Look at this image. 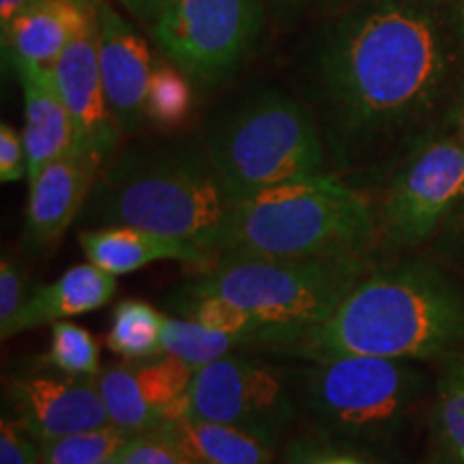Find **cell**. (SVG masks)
Returning a JSON list of instances; mask_svg holds the SVG:
<instances>
[{"label": "cell", "instance_id": "cell-1", "mask_svg": "<svg viewBox=\"0 0 464 464\" xmlns=\"http://www.w3.org/2000/svg\"><path fill=\"white\" fill-rule=\"evenodd\" d=\"M297 80L340 179L393 170L460 127L464 0H355L312 34Z\"/></svg>", "mask_w": 464, "mask_h": 464}, {"label": "cell", "instance_id": "cell-2", "mask_svg": "<svg viewBox=\"0 0 464 464\" xmlns=\"http://www.w3.org/2000/svg\"><path fill=\"white\" fill-rule=\"evenodd\" d=\"M462 344L464 286L432 260L409 258L374 266L324 321L269 351L304 362L348 355L423 362Z\"/></svg>", "mask_w": 464, "mask_h": 464}, {"label": "cell", "instance_id": "cell-3", "mask_svg": "<svg viewBox=\"0 0 464 464\" xmlns=\"http://www.w3.org/2000/svg\"><path fill=\"white\" fill-rule=\"evenodd\" d=\"M235 198L194 138L133 142L102 168L78 222L131 226L202 249L218 263Z\"/></svg>", "mask_w": 464, "mask_h": 464}, {"label": "cell", "instance_id": "cell-4", "mask_svg": "<svg viewBox=\"0 0 464 464\" xmlns=\"http://www.w3.org/2000/svg\"><path fill=\"white\" fill-rule=\"evenodd\" d=\"M297 420L335 450H390L420 413L430 379L409 359L348 355L286 370Z\"/></svg>", "mask_w": 464, "mask_h": 464}, {"label": "cell", "instance_id": "cell-5", "mask_svg": "<svg viewBox=\"0 0 464 464\" xmlns=\"http://www.w3.org/2000/svg\"><path fill=\"white\" fill-rule=\"evenodd\" d=\"M376 208L335 174L271 185L235 202L218 260L372 254Z\"/></svg>", "mask_w": 464, "mask_h": 464}, {"label": "cell", "instance_id": "cell-6", "mask_svg": "<svg viewBox=\"0 0 464 464\" xmlns=\"http://www.w3.org/2000/svg\"><path fill=\"white\" fill-rule=\"evenodd\" d=\"M372 269L370 254L226 258L172 297L219 295L230 299L256 318L263 327L258 344L269 348L299 329L324 321Z\"/></svg>", "mask_w": 464, "mask_h": 464}, {"label": "cell", "instance_id": "cell-7", "mask_svg": "<svg viewBox=\"0 0 464 464\" xmlns=\"http://www.w3.org/2000/svg\"><path fill=\"white\" fill-rule=\"evenodd\" d=\"M205 149L232 198L323 174L327 150L312 110L277 89L247 92L208 121Z\"/></svg>", "mask_w": 464, "mask_h": 464}, {"label": "cell", "instance_id": "cell-8", "mask_svg": "<svg viewBox=\"0 0 464 464\" xmlns=\"http://www.w3.org/2000/svg\"><path fill=\"white\" fill-rule=\"evenodd\" d=\"M263 24V0H168L150 34L191 82L218 86L246 65Z\"/></svg>", "mask_w": 464, "mask_h": 464}, {"label": "cell", "instance_id": "cell-9", "mask_svg": "<svg viewBox=\"0 0 464 464\" xmlns=\"http://www.w3.org/2000/svg\"><path fill=\"white\" fill-rule=\"evenodd\" d=\"M464 200V138L460 133L421 144L393 168L376 211V247L404 254L434 239Z\"/></svg>", "mask_w": 464, "mask_h": 464}, {"label": "cell", "instance_id": "cell-10", "mask_svg": "<svg viewBox=\"0 0 464 464\" xmlns=\"http://www.w3.org/2000/svg\"><path fill=\"white\" fill-rule=\"evenodd\" d=\"M191 415L243 428L277 445L297 420L286 370L226 355L196 370L189 387Z\"/></svg>", "mask_w": 464, "mask_h": 464}, {"label": "cell", "instance_id": "cell-11", "mask_svg": "<svg viewBox=\"0 0 464 464\" xmlns=\"http://www.w3.org/2000/svg\"><path fill=\"white\" fill-rule=\"evenodd\" d=\"M5 404L34 440L95 430L110 423L95 379L20 374L5 381Z\"/></svg>", "mask_w": 464, "mask_h": 464}, {"label": "cell", "instance_id": "cell-12", "mask_svg": "<svg viewBox=\"0 0 464 464\" xmlns=\"http://www.w3.org/2000/svg\"><path fill=\"white\" fill-rule=\"evenodd\" d=\"M54 80L73 123V147L102 160H112L121 138V127L110 112L100 67L97 11L92 20L69 42L52 67Z\"/></svg>", "mask_w": 464, "mask_h": 464}, {"label": "cell", "instance_id": "cell-13", "mask_svg": "<svg viewBox=\"0 0 464 464\" xmlns=\"http://www.w3.org/2000/svg\"><path fill=\"white\" fill-rule=\"evenodd\" d=\"M97 42L110 112L121 131L136 133L147 123L144 103L155 65L149 45L106 0L97 3Z\"/></svg>", "mask_w": 464, "mask_h": 464}, {"label": "cell", "instance_id": "cell-14", "mask_svg": "<svg viewBox=\"0 0 464 464\" xmlns=\"http://www.w3.org/2000/svg\"><path fill=\"white\" fill-rule=\"evenodd\" d=\"M103 161L86 150L72 147L52 160L31 179L28 194L24 247L39 254L54 246L58 237L80 216Z\"/></svg>", "mask_w": 464, "mask_h": 464}, {"label": "cell", "instance_id": "cell-15", "mask_svg": "<svg viewBox=\"0 0 464 464\" xmlns=\"http://www.w3.org/2000/svg\"><path fill=\"white\" fill-rule=\"evenodd\" d=\"M95 11L97 5L78 0H34L3 33L5 63L22 61L52 69Z\"/></svg>", "mask_w": 464, "mask_h": 464}, {"label": "cell", "instance_id": "cell-16", "mask_svg": "<svg viewBox=\"0 0 464 464\" xmlns=\"http://www.w3.org/2000/svg\"><path fill=\"white\" fill-rule=\"evenodd\" d=\"M78 239L89 263L112 276L131 274L155 260H179L194 266L198 274H205L216 265L213 256L189 243L131 226L82 228Z\"/></svg>", "mask_w": 464, "mask_h": 464}, {"label": "cell", "instance_id": "cell-17", "mask_svg": "<svg viewBox=\"0 0 464 464\" xmlns=\"http://www.w3.org/2000/svg\"><path fill=\"white\" fill-rule=\"evenodd\" d=\"M20 78L24 92V147L28 160V181L52 160L65 155L73 147V123L61 92L54 72L33 63H9Z\"/></svg>", "mask_w": 464, "mask_h": 464}, {"label": "cell", "instance_id": "cell-18", "mask_svg": "<svg viewBox=\"0 0 464 464\" xmlns=\"http://www.w3.org/2000/svg\"><path fill=\"white\" fill-rule=\"evenodd\" d=\"M116 276L92 263L65 271L56 282L34 288L20 318V334L69 316L95 312L112 301Z\"/></svg>", "mask_w": 464, "mask_h": 464}, {"label": "cell", "instance_id": "cell-19", "mask_svg": "<svg viewBox=\"0 0 464 464\" xmlns=\"http://www.w3.org/2000/svg\"><path fill=\"white\" fill-rule=\"evenodd\" d=\"M160 430L202 464H271L276 445L230 423L188 415L161 423Z\"/></svg>", "mask_w": 464, "mask_h": 464}, {"label": "cell", "instance_id": "cell-20", "mask_svg": "<svg viewBox=\"0 0 464 464\" xmlns=\"http://www.w3.org/2000/svg\"><path fill=\"white\" fill-rule=\"evenodd\" d=\"M428 417L432 464H464V351L445 357Z\"/></svg>", "mask_w": 464, "mask_h": 464}, {"label": "cell", "instance_id": "cell-21", "mask_svg": "<svg viewBox=\"0 0 464 464\" xmlns=\"http://www.w3.org/2000/svg\"><path fill=\"white\" fill-rule=\"evenodd\" d=\"M138 385L147 402L158 411L161 421H177L191 415L189 387L196 368L183 359L168 355L147 363H133Z\"/></svg>", "mask_w": 464, "mask_h": 464}, {"label": "cell", "instance_id": "cell-22", "mask_svg": "<svg viewBox=\"0 0 464 464\" xmlns=\"http://www.w3.org/2000/svg\"><path fill=\"white\" fill-rule=\"evenodd\" d=\"M95 385L102 393L110 423H114L121 430L142 434L155 430L164 423L158 411L144 400L133 363H119L102 370L97 374Z\"/></svg>", "mask_w": 464, "mask_h": 464}, {"label": "cell", "instance_id": "cell-23", "mask_svg": "<svg viewBox=\"0 0 464 464\" xmlns=\"http://www.w3.org/2000/svg\"><path fill=\"white\" fill-rule=\"evenodd\" d=\"M166 316L140 299H125L116 304L112 324L106 334V344L127 362L164 355L161 332Z\"/></svg>", "mask_w": 464, "mask_h": 464}, {"label": "cell", "instance_id": "cell-24", "mask_svg": "<svg viewBox=\"0 0 464 464\" xmlns=\"http://www.w3.org/2000/svg\"><path fill=\"white\" fill-rule=\"evenodd\" d=\"M194 112V86L191 80L168 58L155 61L150 73L144 116L155 130L172 133L188 123Z\"/></svg>", "mask_w": 464, "mask_h": 464}, {"label": "cell", "instance_id": "cell-25", "mask_svg": "<svg viewBox=\"0 0 464 464\" xmlns=\"http://www.w3.org/2000/svg\"><path fill=\"white\" fill-rule=\"evenodd\" d=\"M241 346H252L247 338L241 335H228L211 332V329L202 327L189 318H168L164 323V332H161V348L168 355H174L196 370L202 365L216 362L230 355V351Z\"/></svg>", "mask_w": 464, "mask_h": 464}, {"label": "cell", "instance_id": "cell-26", "mask_svg": "<svg viewBox=\"0 0 464 464\" xmlns=\"http://www.w3.org/2000/svg\"><path fill=\"white\" fill-rule=\"evenodd\" d=\"M130 434L114 423L95 430L67 434L39 443V464H103L119 456V451L130 443Z\"/></svg>", "mask_w": 464, "mask_h": 464}, {"label": "cell", "instance_id": "cell-27", "mask_svg": "<svg viewBox=\"0 0 464 464\" xmlns=\"http://www.w3.org/2000/svg\"><path fill=\"white\" fill-rule=\"evenodd\" d=\"M170 304L183 318L196 321L202 327L211 329V332L241 335V338L249 340V344H258L260 342L263 327L256 323V318L243 307L232 304L230 299L219 297V295H200V297L188 299L170 297Z\"/></svg>", "mask_w": 464, "mask_h": 464}, {"label": "cell", "instance_id": "cell-28", "mask_svg": "<svg viewBox=\"0 0 464 464\" xmlns=\"http://www.w3.org/2000/svg\"><path fill=\"white\" fill-rule=\"evenodd\" d=\"M52 344L48 355L42 357V363L54 368L67 376H89L95 379L100 374V346L97 340L84 327L56 321L52 323Z\"/></svg>", "mask_w": 464, "mask_h": 464}, {"label": "cell", "instance_id": "cell-29", "mask_svg": "<svg viewBox=\"0 0 464 464\" xmlns=\"http://www.w3.org/2000/svg\"><path fill=\"white\" fill-rule=\"evenodd\" d=\"M28 293V280L24 269L14 256L0 260V335L3 340L20 334V318L24 312Z\"/></svg>", "mask_w": 464, "mask_h": 464}, {"label": "cell", "instance_id": "cell-30", "mask_svg": "<svg viewBox=\"0 0 464 464\" xmlns=\"http://www.w3.org/2000/svg\"><path fill=\"white\" fill-rule=\"evenodd\" d=\"M116 458L121 464H202L160 428L131 437Z\"/></svg>", "mask_w": 464, "mask_h": 464}, {"label": "cell", "instance_id": "cell-31", "mask_svg": "<svg viewBox=\"0 0 464 464\" xmlns=\"http://www.w3.org/2000/svg\"><path fill=\"white\" fill-rule=\"evenodd\" d=\"M0 464H39V443L15 417L0 421Z\"/></svg>", "mask_w": 464, "mask_h": 464}, {"label": "cell", "instance_id": "cell-32", "mask_svg": "<svg viewBox=\"0 0 464 464\" xmlns=\"http://www.w3.org/2000/svg\"><path fill=\"white\" fill-rule=\"evenodd\" d=\"M28 177V160L24 138L14 127L0 125V181L15 183Z\"/></svg>", "mask_w": 464, "mask_h": 464}, {"label": "cell", "instance_id": "cell-33", "mask_svg": "<svg viewBox=\"0 0 464 464\" xmlns=\"http://www.w3.org/2000/svg\"><path fill=\"white\" fill-rule=\"evenodd\" d=\"M286 464H368L351 451H340L321 440H297L290 445Z\"/></svg>", "mask_w": 464, "mask_h": 464}, {"label": "cell", "instance_id": "cell-34", "mask_svg": "<svg viewBox=\"0 0 464 464\" xmlns=\"http://www.w3.org/2000/svg\"><path fill=\"white\" fill-rule=\"evenodd\" d=\"M434 247L448 258L464 265V200L434 235Z\"/></svg>", "mask_w": 464, "mask_h": 464}, {"label": "cell", "instance_id": "cell-35", "mask_svg": "<svg viewBox=\"0 0 464 464\" xmlns=\"http://www.w3.org/2000/svg\"><path fill=\"white\" fill-rule=\"evenodd\" d=\"M355 0H271V7L282 17H299L305 14L332 15L335 11L348 7Z\"/></svg>", "mask_w": 464, "mask_h": 464}, {"label": "cell", "instance_id": "cell-36", "mask_svg": "<svg viewBox=\"0 0 464 464\" xmlns=\"http://www.w3.org/2000/svg\"><path fill=\"white\" fill-rule=\"evenodd\" d=\"M119 3L123 5L133 17L153 24V22L158 20V15L161 14V9L168 5V0H119Z\"/></svg>", "mask_w": 464, "mask_h": 464}, {"label": "cell", "instance_id": "cell-37", "mask_svg": "<svg viewBox=\"0 0 464 464\" xmlns=\"http://www.w3.org/2000/svg\"><path fill=\"white\" fill-rule=\"evenodd\" d=\"M31 3H34V0H0V33L7 31L11 22Z\"/></svg>", "mask_w": 464, "mask_h": 464}, {"label": "cell", "instance_id": "cell-38", "mask_svg": "<svg viewBox=\"0 0 464 464\" xmlns=\"http://www.w3.org/2000/svg\"><path fill=\"white\" fill-rule=\"evenodd\" d=\"M458 133L464 138V112H462V119H460V127H458Z\"/></svg>", "mask_w": 464, "mask_h": 464}, {"label": "cell", "instance_id": "cell-39", "mask_svg": "<svg viewBox=\"0 0 464 464\" xmlns=\"http://www.w3.org/2000/svg\"><path fill=\"white\" fill-rule=\"evenodd\" d=\"M78 3H82V5H97V3H100V0H78Z\"/></svg>", "mask_w": 464, "mask_h": 464}, {"label": "cell", "instance_id": "cell-40", "mask_svg": "<svg viewBox=\"0 0 464 464\" xmlns=\"http://www.w3.org/2000/svg\"><path fill=\"white\" fill-rule=\"evenodd\" d=\"M103 464H121V462H119V458H112V460H108V462H103Z\"/></svg>", "mask_w": 464, "mask_h": 464}]
</instances>
